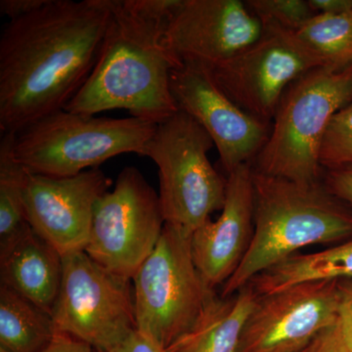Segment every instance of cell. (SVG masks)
<instances>
[{
	"label": "cell",
	"instance_id": "13",
	"mask_svg": "<svg viewBox=\"0 0 352 352\" xmlns=\"http://www.w3.org/2000/svg\"><path fill=\"white\" fill-rule=\"evenodd\" d=\"M111 186L98 168L69 177H52L27 170L24 206L32 230L62 256L85 251L95 207Z\"/></svg>",
	"mask_w": 352,
	"mask_h": 352
},
{
	"label": "cell",
	"instance_id": "19",
	"mask_svg": "<svg viewBox=\"0 0 352 352\" xmlns=\"http://www.w3.org/2000/svg\"><path fill=\"white\" fill-rule=\"evenodd\" d=\"M56 333L50 312L0 285V352H41Z\"/></svg>",
	"mask_w": 352,
	"mask_h": 352
},
{
	"label": "cell",
	"instance_id": "8",
	"mask_svg": "<svg viewBox=\"0 0 352 352\" xmlns=\"http://www.w3.org/2000/svg\"><path fill=\"white\" fill-rule=\"evenodd\" d=\"M85 251L63 256V275L52 315L57 333L107 351L135 330L133 286Z\"/></svg>",
	"mask_w": 352,
	"mask_h": 352
},
{
	"label": "cell",
	"instance_id": "11",
	"mask_svg": "<svg viewBox=\"0 0 352 352\" xmlns=\"http://www.w3.org/2000/svg\"><path fill=\"white\" fill-rule=\"evenodd\" d=\"M339 280L295 285L261 296L238 352H300L338 320Z\"/></svg>",
	"mask_w": 352,
	"mask_h": 352
},
{
	"label": "cell",
	"instance_id": "9",
	"mask_svg": "<svg viewBox=\"0 0 352 352\" xmlns=\"http://www.w3.org/2000/svg\"><path fill=\"white\" fill-rule=\"evenodd\" d=\"M159 194L134 166L120 171L95 207L85 252L106 270L132 280L163 233Z\"/></svg>",
	"mask_w": 352,
	"mask_h": 352
},
{
	"label": "cell",
	"instance_id": "5",
	"mask_svg": "<svg viewBox=\"0 0 352 352\" xmlns=\"http://www.w3.org/2000/svg\"><path fill=\"white\" fill-rule=\"evenodd\" d=\"M157 124L60 110L15 134L14 154L29 173L69 177L119 155L144 157Z\"/></svg>",
	"mask_w": 352,
	"mask_h": 352
},
{
	"label": "cell",
	"instance_id": "15",
	"mask_svg": "<svg viewBox=\"0 0 352 352\" xmlns=\"http://www.w3.org/2000/svg\"><path fill=\"white\" fill-rule=\"evenodd\" d=\"M254 232V170L245 164L229 173L221 214L192 234L194 261L204 281L214 289L233 276Z\"/></svg>",
	"mask_w": 352,
	"mask_h": 352
},
{
	"label": "cell",
	"instance_id": "28",
	"mask_svg": "<svg viewBox=\"0 0 352 352\" xmlns=\"http://www.w3.org/2000/svg\"><path fill=\"white\" fill-rule=\"evenodd\" d=\"M105 352H170L166 347L162 346L145 336L139 332L138 329L132 331L124 340H120L117 344L111 347Z\"/></svg>",
	"mask_w": 352,
	"mask_h": 352
},
{
	"label": "cell",
	"instance_id": "4",
	"mask_svg": "<svg viewBox=\"0 0 352 352\" xmlns=\"http://www.w3.org/2000/svg\"><path fill=\"white\" fill-rule=\"evenodd\" d=\"M351 101L352 66L316 68L296 78L280 100L254 170L302 184L323 182L324 135L333 116Z\"/></svg>",
	"mask_w": 352,
	"mask_h": 352
},
{
	"label": "cell",
	"instance_id": "32",
	"mask_svg": "<svg viewBox=\"0 0 352 352\" xmlns=\"http://www.w3.org/2000/svg\"><path fill=\"white\" fill-rule=\"evenodd\" d=\"M95 351H96V352H105L104 351H100V349H95Z\"/></svg>",
	"mask_w": 352,
	"mask_h": 352
},
{
	"label": "cell",
	"instance_id": "6",
	"mask_svg": "<svg viewBox=\"0 0 352 352\" xmlns=\"http://www.w3.org/2000/svg\"><path fill=\"white\" fill-rule=\"evenodd\" d=\"M212 138L186 113L157 124L146 147L159 170V198L164 221L188 235L221 210L226 201V179L215 170L208 154Z\"/></svg>",
	"mask_w": 352,
	"mask_h": 352
},
{
	"label": "cell",
	"instance_id": "24",
	"mask_svg": "<svg viewBox=\"0 0 352 352\" xmlns=\"http://www.w3.org/2000/svg\"><path fill=\"white\" fill-rule=\"evenodd\" d=\"M124 3L139 17L166 28L182 8L184 0H124Z\"/></svg>",
	"mask_w": 352,
	"mask_h": 352
},
{
	"label": "cell",
	"instance_id": "22",
	"mask_svg": "<svg viewBox=\"0 0 352 352\" xmlns=\"http://www.w3.org/2000/svg\"><path fill=\"white\" fill-rule=\"evenodd\" d=\"M319 159L324 170L352 166V101L333 116Z\"/></svg>",
	"mask_w": 352,
	"mask_h": 352
},
{
	"label": "cell",
	"instance_id": "27",
	"mask_svg": "<svg viewBox=\"0 0 352 352\" xmlns=\"http://www.w3.org/2000/svg\"><path fill=\"white\" fill-rule=\"evenodd\" d=\"M307 352H352L344 339L338 321L323 331L308 346Z\"/></svg>",
	"mask_w": 352,
	"mask_h": 352
},
{
	"label": "cell",
	"instance_id": "29",
	"mask_svg": "<svg viewBox=\"0 0 352 352\" xmlns=\"http://www.w3.org/2000/svg\"><path fill=\"white\" fill-rule=\"evenodd\" d=\"M50 0H1L0 14L9 18V21L21 19L36 12L47 4Z\"/></svg>",
	"mask_w": 352,
	"mask_h": 352
},
{
	"label": "cell",
	"instance_id": "31",
	"mask_svg": "<svg viewBox=\"0 0 352 352\" xmlns=\"http://www.w3.org/2000/svg\"><path fill=\"white\" fill-rule=\"evenodd\" d=\"M315 14H339L352 10V0H308Z\"/></svg>",
	"mask_w": 352,
	"mask_h": 352
},
{
	"label": "cell",
	"instance_id": "30",
	"mask_svg": "<svg viewBox=\"0 0 352 352\" xmlns=\"http://www.w3.org/2000/svg\"><path fill=\"white\" fill-rule=\"evenodd\" d=\"M87 342L67 333H57L50 346L41 352H94Z\"/></svg>",
	"mask_w": 352,
	"mask_h": 352
},
{
	"label": "cell",
	"instance_id": "3",
	"mask_svg": "<svg viewBox=\"0 0 352 352\" xmlns=\"http://www.w3.org/2000/svg\"><path fill=\"white\" fill-rule=\"evenodd\" d=\"M254 237L242 263L222 286L223 298L302 248L352 238L351 208L323 182L302 184L254 170Z\"/></svg>",
	"mask_w": 352,
	"mask_h": 352
},
{
	"label": "cell",
	"instance_id": "17",
	"mask_svg": "<svg viewBox=\"0 0 352 352\" xmlns=\"http://www.w3.org/2000/svg\"><path fill=\"white\" fill-rule=\"evenodd\" d=\"M261 296L251 284L233 296L214 295L170 352H238L241 338Z\"/></svg>",
	"mask_w": 352,
	"mask_h": 352
},
{
	"label": "cell",
	"instance_id": "21",
	"mask_svg": "<svg viewBox=\"0 0 352 352\" xmlns=\"http://www.w3.org/2000/svg\"><path fill=\"white\" fill-rule=\"evenodd\" d=\"M15 134L0 138V251L12 244L30 224L25 215L24 185L27 170L14 154Z\"/></svg>",
	"mask_w": 352,
	"mask_h": 352
},
{
	"label": "cell",
	"instance_id": "12",
	"mask_svg": "<svg viewBox=\"0 0 352 352\" xmlns=\"http://www.w3.org/2000/svg\"><path fill=\"white\" fill-rule=\"evenodd\" d=\"M170 90L178 110L208 132L228 175L256 159L270 136V124L236 105L215 82L208 67L198 63L175 67Z\"/></svg>",
	"mask_w": 352,
	"mask_h": 352
},
{
	"label": "cell",
	"instance_id": "14",
	"mask_svg": "<svg viewBox=\"0 0 352 352\" xmlns=\"http://www.w3.org/2000/svg\"><path fill=\"white\" fill-rule=\"evenodd\" d=\"M261 21L241 0H184L164 34L176 65L215 66L256 43Z\"/></svg>",
	"mask_w": 352,
	"mask_h": 352
},
{
	"label": "cell",
	"instance_id": "23",
	"mask_svg": "<svg viewBox=\"0 0 352 352\" xmlns=\"http://www.w3.org/2000/svg\"><path fill=\"white\" fill-rule=\"evenodd\" d=\"M263 25L298 32L315 15L308 0H248L245 1Z\"/></svg>",
	"mask_w": 352,
	"mask_h": 352
},
{
	"label": "cell",
	"instance_id": "25",
	"mask_svg": "<svg viewBox=\"0 0 352 352\" xmlns=\"http://www.w3.org/2000/svg\"><path fill=\"white\" fill-rule=\"evenodd\" d=\"M323 182L333 195L352 210V166L325 170Z\"/></svg>",
	"mask_w": 352,
	"mask_h": 352
},
{
	"label": "cell",
	"instance_id": "7",
	"mask_svg": "<svg viewBox=\"0 0 352 352\" xmlns=\"http://www.w3.org/2000/svg\"><path fill=\"white\" fill-rule=\"evenodd\" d=\"M191 238L164 224L154 251L132 278L136 329L166 349L192 327L215 295L197 268Z\"/></svg>",
	"mask_w": 352,
	"mask_h": 352
},
{
	"label": "cell",
	"instance_id": "1",
	"mask_svg": "<svg viewBox=\"0 0 352 352\" xmlns=\"http://www.w3.org/2000/svg\"><path fill=\"white\" fill-rule=\"evenodd\" d=\"M111 0H50L9 21L0 36V131L14 133L63 110L87 80Z\"/></svg>",
	"mask_w": 352,
	"mask_h": 352
},
{
	"label": "cell",
	"instance_id": "18",
	"mask_svg": "<svg viewBox=\"0 0 352 352\" xmlns=\"http://www.w3.org/2000/svg\"><path fill=\"white\" fill-rule=\"evenodd\" d=\"M352 280V238L324 251L295 254L263 271L251 284L259 296L319 280Z\"/></svg>",
	"mask_w": 352,
	"mask_h": 352
},
{
	"label": "cell",
	"instance_id": "26",
	"mask_svg": "<svg viewBox=\"0 0 352 352\" xmlns=\"http://www.w3.org/2000/svg\"><path fill=\"white\" fill-rule=\"evenodd\" d=\"M338 324L352 351V280H339Z\"/></svg>",
	"mask_w": 352,
	"mask_h": 352
},
{
	"label": "cell",
	"instance_id": "16",
	"mask_svg": "<svg viewBox=\"0 0 352 352\" xmlns=\"http://www.w3.org/2000/svg\"><path fill=\"white\" fill-rule=\"evenodd\" d=\"M63 275V256L31 226L0 251V279L45 311L52 312Z\"/></svg>",
	"mask_w": 352,
	"mask_h": 352
},
{
	"label": "cell",
	"instance_id": "33",
	"mask_svg": "<svg viewBox=\"0 0 352 352\" xmlns=\"http://www.w3.org/2000/svg\"><path fill=\"white\" fill-rule=\"evenodd\" d=\"M307 347H308V346H307ZM307 349H303V351H300V352H307Z\"/></svg>",
	"mask_w": 352,
	"mask_h": 352
},
{
	"label": "cell",
	"instance_id": "20",
	"mask_svg": "<svg viewBox=\"0 0 352 352\" xmlns=\"http://www.w3.org/2000/svg\"><path fill=\"white\" fill-rule=\"evenodd\" d=\"M295 34L322 68L342 71L352 66V10L315 14Z\"/></svg>",
	"mask_w": 352,
	"mask_h": 352
},
{
	"label": "cell",
	"instance_id": "10",
	"mask_svg": "<svg viewBox=\"0 0 352 352\" xmlns=\"http://www.w3.org/2000/svg\"><path fill=\"white\" fill-rule=\"evenodd\" d=\"M208 68L215 82L236 105L270 124L289 85L322 67L295 32L263 25V34L256 43Z\"/></svg>",
	"mask_w": 352,
	"mask_h": 352
},
{
	"label": "cell",
	"instance_id": "2",
	"mask_svg": "<svg viewBox=\"0 0 352 352\" xmlns=\"http://www.w3.org/2000/svg\"><path fill=\"white\" fill-rule=\"evenodd\" d=\"M166 28L111 0V18L91 73L65 110L95 116L126 110L161 124L178 112L170 90L176 65L164 47Z\"/></svg>",
	"mask_w": 352,
	"mask_h": 352
}]
</instances>
